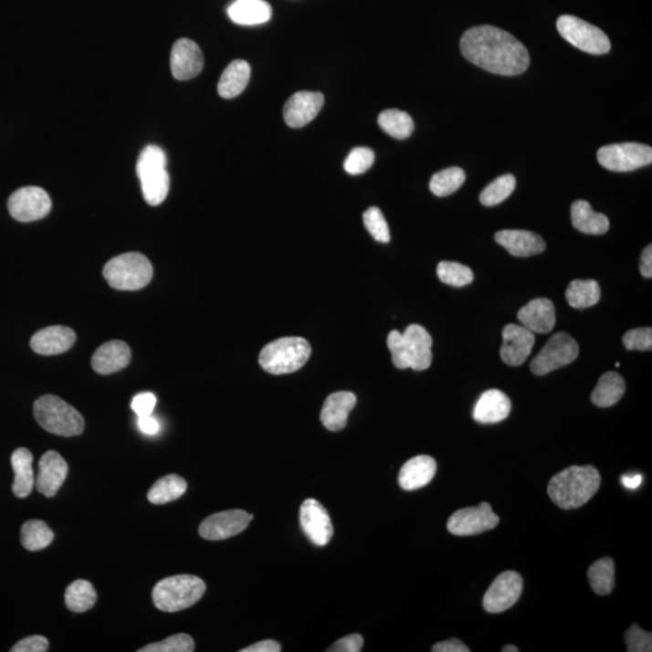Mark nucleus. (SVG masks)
Listing matches in <instances>:
<instances>
[{
    "mask_svg": "<svg viewBox=\"0 0 652 652\" xmlns=\"http://www.w3.org/2000/svg\"><path fill=\"white\" fill-rule=\"evenodd\" d=\"M437 277L442 283L456 288L469 286L474 280V273L468 266L451 261H442L437 265Z\"/></svg>",
    "mask_w": 652,
    "mask_h": 652,
    "instance_id": "a19ab883",
    "label": "nucleus"
},
{
    "mask_svg": "<svg viewBox=\"0 0 652 652\" xmlns=\"http://www.w3.org/2000/svg\"><path fill=\"white\" fill-rule=\"evenodd\" d=\"M436 462L429 456H417L401 468L399 485L404 490H415L428 485L436 474Z\"/></svg>",
    "mask_w": 652,
    "mask_h": 652,
    "instance_id": "bb28decb",
    "label": "nucleus"
},
{
    "mask_svg": "<svg viewBox=\"0 0 652 652\" xmlns=\"http://www.w3.org/2000/svg\"><path fill=\"white\" fill-rule=\"evenodd\" d=\"M387 343L389 351H391L392 353L393 363H394L395 367H398L400 370L410 369V361H408L403 333L394 330V331L389 333Z\"/></svg>",
    "mask_w": 652,
    "mask_h": 652,
    "instance_id": "de8ad7c7",
    "label": "nucleus"
},
{
    "mask_svg": "<svg viewBox=\"0 0 652 652\" xmlns=\"http://www.w3.org/2000/svg\"><path fill=\"white\" fill-rule=\"evenodd\" d=\"M75 340L77 335L72 329L62 325L48 326L33 335L31 348L37 354H61L74 346Z\"/></svg>",
    "mask_w": 652,
    "mask_h": 652,
    "instance_id": "4be33fe9",
    "label": "nucleus"
},
{
    "mask_svg": "<svg viewBox=\"0 0 652 652\" xmlns=\"http://www.w3.org/2000/svg\"><path fill=\"white\" fill-rule=\"evenodd\" d=\"M35 417L41 428L58 436H78L85 428L80 412L56 395H43L37 399Z\"/></svg>",
    "mask_w": 652,
    "mask_h": 652,
    "instance_id": "7ed1b4c3",
    "label": "nucleus"
},
{
    "mask_svg": "<svg viewBox=\"0 0 652 652\" xmlns=\"http://www.w3.org/2000/svg\"><path fill=\"white\" fill-rule=\"evenodd\" d=\"M516 187V178L512 174L501 175L487 185L479 195V202L486 207H493L510 197Z\"/></svg>",
    "mask_w": 652,
    "mask_h": 652,
    "instance_id": "ea45409f",
    "label": "nucleus"
},
{
    "mask_svg": "<svg viewBox=\"0 0 652 652\" xmlns=\"http://www.w3.org/2000/svg\"><path fill=\"white\" fill-rule=\"evenodd\" d=\"M626 647L628 652H651L652 635L643 631L638 625H632L625 635Z\"/></svg>",
    "mask_w": 652,
    "mask_h": 652,
    "instance_id": "a18cd8bd",
    "label": "nucleus"
},
{
    "mask_svg": "<svg viewBox=\"0 0 652 652\" xmlns=\"http://www.w3.org/2000/svg\"><path fill=\"white\" fill-rule=\"evenodd\" d=\"M204 65V54L195 41L185 37L175 41L171 54V69L177 80L185 81L197 77Z\"/></svg>",
    "mask_w": 652,
    "mask_h": 652,
    "instance_id": "a211bd4d",
    "label": "nucleus"
},
{
    "mask_svg": "<svg viewBox=\"0 0 652 652\" xmlns=\"http://www.w3.org/2000/svg\"><path fill=\"white\" fill-rule=\"evenodd\" d=\"M405 346H406L410 369L425 371L432 365L433 339L423 326L412 324L407 326L403 333Z\"/></svg>",
    "mask_w": 652,
    "mask_h": 652,
    "instance_id": "aec40b11",
    "label": "nucleus"
},
{
    "mask_svg": "<svg viewBox=\"0 0 652 652\" xmlns=\"http://www.w3.org/2000/svg\"><path fill=\"white\" fill-rule=\"evenodd\" d=\"M588 580L595 594L608 595L615 586V564L613 558L605 557L594 562L588 568Z\"/></svg>",
    "mask_w": 652,
    "mask_h": 652,
    "instance_id": "c9c22d12",
    "label": "nucleus"
},
{
    "mask_svg": "<svg viewBox=\"0 0 652 652\" xmlns=\"http://www.w3.org/2000/svg\"><path fill=\"white\" fill-rule=\"evenodd\" d=\"M137 174L146 204L152 207L163 204L170 191L166 152L160 146H146L138 159Z\"/></svg>",
    "mask_w": 652,
    "mask_h": 652,
    "instance_id": "20e7f679",
    "label": "nucleus"
},
{
    "mask_svg": "<svg viewBox=\"0 0 652 652\" xmlns=\"http://www.w3.org/2000/svg\"><path fill=\"white\" fill-rule=\"evenodd\" d=\"M15 479L13 492L17 498H26L32 493L36 485L35 471H33V455L27 448H17L11 456Z\"/></svg>",
    "mask_w": 652,
    "mask_h": 652,
    "instance_id": "c85d7f7f",
    "label": "nucleus"
},
{
    "mask_svg": "<svg viewBox=\"0 0 652 652\" xmlns=\"http://www.w3.org/2000/svg\"><path fill=\"white\" fill-rule=\"evenodd\" d=\"M323 106L324 96L321 92H296L284 107V121L292 129H301L317 118Z\"/></svg>",
    "mask_w": 652,
    "mask_h": 652,
    "instance_id": "dca6fc26",
    "label": "nucleus"
},
{
    "mask_svg": "<svg viewBox=\"0 0 652 652\" xmlns=\"http://www.w3.org/2000/svg\"><path fill=\"white\" fill-rule=\"evenodd\" d=\"M503 652H519V649H517L516 647L513 646H507L504 647L503 649H501Z\"/></svg>",
    "mask_w": 652,
    "mask_h": 652,
    "instance_id": "13d9d810",
    "label": "nucleus"
},
{
    "mask_svg": "<svg viewBox=\"0 0 652 652\" xmlns=\"http://www.w3.org/2000/svg\"><path fill=\"white\" fill-rule=\"evenodd\" d=\"M565 299L573 309H590L601 300V287L594 279H575L569 284Z\"/></svg>",
    "mask_w": 652,
    "mask_h": 652,
    "instance_id": "473e14b6",
    "label": "nucleus"
},
{
    "mask_svg": "<svg viewBox=\"0 0 652 652\" xmlns=\"http://www.w3.org/2000/svg\"><path fill=\"white\" fill-rule=\"evenodd\" d=\"M500 523V517L493 512L489 503L483 501L478 508L458 510L447 522L449 533L468 537L493 530Z\"/></svg>",
    "mask_w": 652,
    "mask_h": 652,
    "instance_id": "ddd939ff",
    "label": "nucleus"
},
{
    "mask_svg": "<svg viewBox=\"0 0 652 652\" xmlns=\"http://www.w3.org/2000/svg\"><path fill=\"white\" fill-rule=\"evenodd\" d=\"M374 163V152L369 148H354L344 161V170L348 174L358 175L369 171Z\"/></svg>",
    "mask_w": 652,
    "mask_h": 652,
    "instance_id": "c03bdc74",
    "label": "nucleus"
},
{
    "mask_svg": "<svg viewBox=\"0 0 652 652\" xmlns=\"http://www.w3.org/2000/svg\"><path fill=\"white\" fill-rule=\"evenodd\" d=\"M300 524L303 533L317 546L328 545L333 528L326 509L316 500L303 501L300 508Z\"/></svg>",
    "mask_w": 652,
    "mask_h": 652,
    "instance_id": "2eb2a0df",
    "label": "nucleus"
},
{
    "mask_svg": "<svg viewBox=\"0 0 652 652\" xmlns=\"http://www.w3.org/2000/svg\"><path fill=\"white\" fill-rule=\"evenodd\" d=\"M250 66L243 59L231 62L217 82V93L223 99L231 100L241 95L250 80Z\"/></svg>",
    "mask_w": 652,
    "mask_h": 652,
    "instance_id": "c756f323",
    "label": "nucleus"
},
{
    "mask_svg": "<svg viewBox=\"0 0 652 652\" xmlns=\"http://www.w3.org/2000/svg\"><path fill=\"white\" fill-rule=\"evenodd\" d=\"M521 325L533 333H547L552 331L556 324V310L549 299L539 298L531 300L517 314Z\"/></svg>",
    "mask_w": 652,
    "mask_h": 652,
    "instance_id": "412c9836",
    "label": "nucleus"
},
{
    "mask_svg": "<svg viewBox=\"0 0 652 652\" xmlns=\"http://www.w3.org/2000/svg\"><path fill=\"white\" fill-rule=\"evenodd\" d=\"M156 405V396L152 393H142L134 396L131 407L136 412L138 417H144L152 414Z\"/></svg>",
    "mask_w": 652,
    "mask_h": 652,
    "instance_id": "8fccbe9b",
    "label": "nucleus"
},
{
    "mask_svg": "<svg viewBox=\"0 0 652 652\" xmlns=\"http://www.w3.org/2000/svg\"><path fill=\"white\" fill-rule=\"evenodd\" d=\"M579 344L571 335L558 332L551 337L541 353L531 363V371L537 376H545L561 367L569 365L578 358Z\"/></svg>",
    "mask_w": 652,
    "mask_h": 652,
    "instance_id": "1a4fd4ad",
    "label": "nucleus"
},
{
    "mask_svg": "<svg viewBox=\"0 0 652 652\" xmlns=\"http://www.w3.org/2000/svg\"><path fill=\"white\" fill-rule=\"evenodd\" d=\"M378 125L389 136L403 141L410 137L415 130L414 120L407 112L398 109H388L378 116Z\"/></svg>",
    "mask_w": 652,
    "mask_h": 652,
    "instance_id": "f704fd0d",
    "label": "nucleus"
},
{
    "mask_svg": "<svg viewBox=\"0 0 652 652\" xmlns=\"http://www.w3.org/2000/svg\"><path fill=\"white\" fill-rule=\"evenodd\" d=\"M464 58L487 72L516 77L530 67V52L520 40L493 26H478L460 39Z\"/></svg>",
    "mask_w": 652,
    "mask_h": 652,
    "instance_id": "f257e3e1",
    "label": "nucleus"
},
{
    "mask_svg": "<svg viewBox=\"0 0 652 652\" xmlns=\"http://www.w3.org/2000/svg\"><path fill=\"white\" fill-rule=\"evenodd\" d=\"M363 219L367 231L377 242L388 243L391 241V232H389L387 220H385L380 208L371 207L367 209L363 213Z\"/></svg>",
    "mask_w": 652,
    "mask_h": 652,
    "instance_id": "79ce46f5",
    "label": "nucleus"
},
{
    "mask_svg": "<svg viewBox=\"0 0 652 652\" xmlns=\"http://www.w3.org/2000/svg\"><path fill=\"white\" fill-rule=\"evenodd\" d=\"M626 391L624 378L616 373H606L599 378L597 387L592 393V403L598 407H610L622 399Z\"/></svg>",
    "mask_w": 652,
    "mask_h": 652,
    "instance_id": "2f4dec72",
    "label": "nucleus"
},
{
    "mask_svg": "<svg viewBox=\"0 0 652 652\" xmlns=\"http://www.w3.org/2000/svg\"><path fill=\"white\" fill-rule=\"evenodd\" d=\"M597 160L605 170L632 172L651 164L652 149L639 143L606 145L598 150Z\"/></svg>",
    "mask_w": 652,
    "mask_h": 652,
    "instance_id": "9d476101",
    "label": "nucleus"
},
{
    "mask_svg": "<svg viewBox=\"0 0 652 652\" xmlns=\"http://www.w3.org/2000/svg\"><path fill=\"white\" fill-rule=\"evenodd\" d=\"M363 639L361 635H351L337 640L329 652H359L362 651Z\"/></svg>",
    "mask_w": 652,
    "mask_h": 652,
    "instance_id": "3c124183",
    "label": "nucleus"
},
{
    "mask_svg": "<svg viewBox=\"0 0 652 652\" xmlns=\"http://www.w3.org/2000/svg\"><path fill=\"white\" fill-rule=\"evenodd\" d=\"M534 333L522 325L509 324L503 330L500 358L509 366H520L533 350Z\"/></svg>",
    "mask_w": 652,
    "mask_h": 652,
    "instance_id": "f3484780",
    "label": "nucleus"
},
{
    "mask_svg": "<svg viewBox=\"0 0 652 652\" xmlns=\"http://www.w3.org/2000/svg\"><path fill=\"white\" fill-rule=\"evenodd\" d=\"M280 650H282V647H280L279 642L268 639L253 644V646L242 649L241 652H279Z\"/></svg>",
    "mask_w": 652,
    "mask_h": 652,
    "instance_id": "5fc2aeb1",
    "label": "nucleus"
},
{
    "mask_svg": "<svg viewBox=\"0 0 652 652\" xmlns=\"http://www.w3.org/2000/svg\"><path fill=\"white\" fill-rule=\"evenodd\" d=\"M466 172L459 167H449L437 172L430 181V191L437 197H446L455 194L466 183Z\"/></svg>",
    "mask_w": 652,
    "mask_h": 652,
    "instance_id": "58836bf2",
    "label": "nucleus"
},
{
    "mask_svg": "<svg viewBox=\"0 0 652 652\" xmlns=\"http://www.w3.org/2000/svg\"><path fill=\"white\" fill-rule=\"evenodd\" d=\"M522 590V576L516 572H505L487 590L482 601L483 609L490 614L507 612L519 601Z\"/></svg>",
    "mask_w": 652,
    "mask_h": 652,
    "instance_id": "f8f14e48",
    "label": "nucleus"
},
{
    "mask_svg": "<svg viewBox=\"0 0 652 652\" xmlns=\"http://www.w3.org/2000/svg\"><path fill=\"white\" fill-rule=\"evenodd\" d=\"M48 650L47 639L43 636H31L20 640L11 647V652H47Z\"/></svg>",
    "mask_w": 652,
    "mask_h": 652,
    "instance_id": "09e8293b",
    "label": "nucleus"
},
{
    "mask_svg": "<svg viewBox=\"0 0 652 652\" xmlns=\"http://www.w3.org/2000/svg\"><path fill=\"white\" fill-rule=\"evenodd\" d=\"M310 353V343L302 337H283L266 344L258 363L271 374L292 373L309 362Z\"/></svg>",
    "mask_w": 652,
    "mask_h": 652,
    "instance_id": "423d86ee",
    "label": "nucleus"
},
{
    "mask_svg": "<svg viewBox=\"0 0 652 652\" xmlns=\"http://www.w3.org/2000/svg\"><path fill=\"white\" fill-rule=\"evenodd\" d=\"M205 592V584L197 576L175 575L161 580L153 587L152 601L163 612H181L196 605Z\"/></svg>",
    "mask_w": 652,
    "mask_h": 652,
    "instance_id": "39448f33",
    "label": "nucleus"
},
{
    "mask_svg": "<svg viewBox=\"0 0 652 652\" xmlns=\"http://www.w3.org/2000/svg\"><path fill=\"white\" fill-rule=\"evenodd\" d=\"M10 216L21 223L43 219L51 211V198L37 186L21 187L7 201Z\"/></svg>",
    "mask_w": 652,
    "mask_h": 652,
    "instance_id": "9b49d317",
    "label": "nucleus"
},
{
    "mask_svg": "<svg viewBox=\"0 0 652 652\" xmlns=\"http://www.w3.org/2000/svg\"><path fill=\"white\" fill-rule=\"evenodd\" d=\"M640 273L646 279H651L652 277V246L649 245L646 249L643 250L642 258H640Z\"/></svg>",
    "mask_w": 652,
    "mask_h": 652,
    "instance_id": "6e6d98bb",
    "label": "nucleus"
},
{
    "mask_svg": "<svg viewBox=\"0 0 652 652\" xmlns=\"http://www.w3.org/2000/svg\"><path fill=\"white\" fill-rule=\"evenodd\" d=\"M642 476L640 475H625L622 476L621 481L624 483L625 487H627L629 489H638L640 486V483H642Z\"/></svg>",
    "mask_w": 652,
    "mask_h": 652,
    "instance_id": "4d7b16f0",
    "label": "nucleus"
},
{
    "mask_svg": "<svg viewBox=\"0 0 652 652\" xmlns=\"http://www.w3.org/2000/svg\"><path fill=\"white\" fill-rule=\"evenodd\" d=\"M253 515L243 510H228L209 516L198 528V533L205 541H225L241 534L249 526Z\"/></svg>",
    "mask_w": 652,
    "mask_h": 652,
    "instance_id": "4468645a",
    "label": "nucleus"
},
{
    "mask_svg": "<svg viewBox=\"0 0 652 652\" xmlns=\"http://www.w3.org/2000/svg\"><path fill=\"white\" fill-rule=\"evenodd\" d=\"M601 482V475L595 468L571 467L551 478L547 493L558 508L579 509L598 492Z\"/></svg>",
    "mask_w": 652,
    "mask_h": 652,
    "instance_id": "f03ea898",
    "label": "nucleus"
},
{
    "mask_svg": "<svg viewBox=\"0 0 652 652\" xmlns=\"http://www.w3.org/2000/svg\"><path fill=\"white\" fill-rule=\"evenodd\" d=\"M131 362V350L123 341H109L95 352L92 367L100 374H110L125 369Z\"/></svg>",
    "mask_w": 652,
    "mask_h": 652,
    "instance_id": "a878e982",
    "label": "nucleus"
},
{
    "mask_svg": "<svg viewBox=\"0 0 652 652\" xmlns=\"http://www.w3.org/2000/svg\"><path fill=\"white\" fill-rule=\"evenodd\" d=\"M138 426L142 433L145 435H156L160 432V423L152 415L138 417Z\"/></svg>",
    "mask_w": 652,
    "mask_h": 652,
    "instance_id": "864d4df0",
    "label": "nucleus"
},
{
    "mask_svg": "<svg viewBox=\"0 0 652 652\" xmlns=\"http://www.w3.org/2000/svg\"><path fill=\"white\" fill-rule=\"evenodd\" d=\"M433 652H469L470 649L467 646H464L459 639L451 638L446 640V642H441L435 644L432 647Z\"/></svg>",
    "mask_w": 652,
    "mask_h": 652,
    "instance_id": "603ef678",
    "label": "nucleus"
},
{
    "mask_svg": "<svg viewBox=\"0 0 652 652\" xmlns=\"http://www.w3.org/2000/svg\"><path fill=\"white\" fill-rule=\"evenodd\" d=\"M357 404V396L351 392H337L325 400L321 419L330 432H339L347 426L348 415Z\"/></svg>",
    "mask_w": 652,
    "mask_h": 652,
    "instance_id": "393cba45",
    "label": "nucleus"
},
{
    "mask_svg": "<svg viewBox=\"0 0 652 652\" xmlns=\"http://www.w3.org/2000/svg\"><path fill=\"white\" fill-rule=\"evenodd\" d=\"M496 242L516 258L534 257L546 249L541 236L526 230H501L496 234Z\"/></svg>",
    "mask_w": 652,
    "mask_h": 652,
    "instance_id": "5701e85b",
    "label": "nucleus"
},
{
    "mask_svg": "<svg viewBox=\"0 0 652 652\" xmlns=\"http://www.w3.org/2000/svg\"><path fill=\"white\" fill-rule=\"evenodd\" d=\"M68 474V464L56 451H47L39 460L36 478L37 492L47 498L55 497Z\"/></svg>",
    "mask_w": 652,
    "mask_h": 652,
    "instance_id": "6ab92c4d",
    "label": "nucleus"
},
{
    "mask_svg": "<svg viewBox=\"0 0 652 652\" xmlns=\"http://www.w3.org/2000/svg\"><path fill=\"white\" fill-rule=\"evenodd\" d=\"M232 22L241 26H257L271 20L272 7L265 0H236L227 9Z\"/></svg>",
    "mask_w": 652,
    "mask_h": 652,
    "instance_id": "cd10ccee",
    "label": "nucleus"
},
{
    "mask_svg": "<svg viewBox=\"0 0 652 652\" xmlns=\"http://www.w3.org/2000/svg\"><path fill=\"white\" fill-rule=\"evenodd\" d=\"M624 346L627 351H651L652 350V329L638 328L629 330L625 333Z\"/></svg>",
    "mask_w": 652,
    "mask_h": 652,
    "instance_id": "49530a36",
    "label": "nucleus"
},
{
    "mask_svg": "<svg viewBox=\"0 0 652 652\" xmlns=\"http://www.w3.org/2000/svg\"><path fill=\"white\" fill-rule=\"evenodd\" d=\"M152 265L145 255L126 253L112 258L104 266L103 276L116 290H140L152 279Z\"/></svg>",
    "mask_w": 652,
    "mask_h": 652,
    "instance_id": "0eeeda50",
    "label": "nucleus"
},
{
    "mask_svg": "<svg viewBox=\"0 0 652 652\" xmlns=\"http://www.w3.org/2000/svg\"><path fill=\"white\" fill-rule=\"evenodd\" d=\"M557 29L569 44L587 54L605 55L612 48L608 36L602 29L572 15L558 18Z\"/></svg>",
    "mask_w": 652,
    "mask_h": 652,
    "instance_id": "6e6552de",
    "label": "nucleus"
},
{
    "mask_svg": "<svg viewBox=\"0 0 652 652\" xmlns=\"http://www.w3.org/2000/svg\"><path fill=\"white\" fill-rule=\"evenodd\" d=\"M195 650L194 639L190 636L175 635L168 636L163 642L152 643L142 647L140 652H193Z\"/></svg>",
    "mask_w": 652,
    "mask_h": 652,
    "instance_id": "37998d69",
    "label": "nucleus"
},
{
    "mask_svg": "<svg viewBox=\"0 0 652 652\" xmlns=\"http://www.w3.org/2000/svg\"><path fill=\"white\" fill-rule=\"evenodd\" d=\"M187 483L178 475H167L153 483L148 492L150 503L163 505L179 500L186 492Z\"/></svg>",
    "mask_w": 652,
    "mask_h": 652,
    "instance_id": "72a5a7b5",
    "label": "nucleus"
},
{
    "mask_svg": "<svg viewBox=\"0 0 652 652\" xmlns=\"http://www.w3.org/2000/svg\"><path fill=\"white\" fill-rule=\"evenodd\" d=\"M511 412V401L505 393L490 389L483 393L475 405L472 417L481 425H496L508 418Z\"/></svg>",
    "mask_w": 652,
    "mask_h": 652,
    "instance_id": "b1692460",
    "label": "nucleus"
},
{
    "mask_svg": "<svg viewBox=\"0 0 652 652\" xmlns=\"http://www.w3.org/2000/svg\"><path fill=\"white\" fill-rule=\"evenodd\" d=\"M65 599L70 612L85 613L96 605L97 594L89 581L77 580L67 587Z\"/></svg>",
    "mask_w": 652,
    "mask_h": 652,
    "instance_id": "e433bc0d",
    "label": "nucleus"
},
{
    "mask_svg": "<svg viewBox=\"0 0 652 652\" xmlns=\"http://www.w3.org/2000/svg\"><path fill=\"white\" fill-rule=\"evenodd\" d=\"M54 531L44 521H27L21 528V543L28 551L47 549L54 542Z\"/></svg>",
    "mask_w": 652,
    "mask_h": 652,
    "instance_id": "4c0bfd02",
    "label": "nucleus"
},
{
    "mask_svg": "<svg viewBox=\"0 0 652 652\" xmlns=\"http://www.w3.org/2000/svg\"><path fill=\"white\" fill-rule=\"evenodd\" d=\"M572 223L576 230L586 235H605L610 227L608 216L595 213L591 205L584 200L573 204Z\"/></svg>",
    "mask_w": 652,
    "mask_h": 652,
    "instance_id": "7c9ffc66",
    "label": "nucleus"
}]
</instances>
